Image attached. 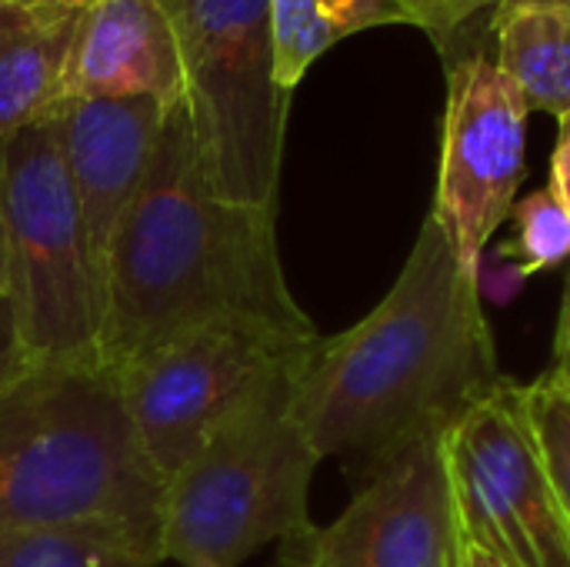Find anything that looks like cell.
<instances>
[{
  "instance_id": "obj_1",
  "label": "cell",
  "mask_w": 570,
  "mask_h": 567,
  "mask_svg": "<svg viewBox=\"0 0 570 567\" xmlns=\"http://www.w3.org/2000/svg\"><path fill=\"white\" fill-rule=\"evenodd\" d=\"M504 381L478 274L428 217L387 297L314 344L287 414L321 461L351 458L371 478L417 441L451 434Z\"/></svg>"
},
{
  "instance_id": "obj_5",
  "label": "cell",
  "mask_w": 570,
  "mask_h": 567,
  "mask_svg": "<svg viewBox=\"0 0 570 567\" xmlns=\"http://www.w3.org/2000/svg\"><path fill=\"white\" fill-rule=\"evenodd\" d=\"M180 57L184 107L207 187L277 211L291 94L274 74L271 0H160Z\"/></svg>"
},
{
  "instance_id": "obj_11",
  "label": "cell",
  "mask_w": 570,
  "mask_h": 567,
  "mask_svg": "<svg viewBox=\"0 0 570 567\" xmlns=\"http://www.w3.org/2000/svg\"><path fill=\"white\" fill-rule=\"evenodd\" d=\"M164 117L167 107L154 97H90L60 107L67 174L100 297L114 237L147 180Z\"/></svg>"
},
{
  "instance_id": "obj_23",
  "label": "cell",
  "mask_w": 570,
  "mask_h": 567,
  "mask_svg": "<svg viewBox=\"0 0 570 567\" xmlns=\"http://www.w3.org/2000/svg\"><path fill=\"white\" fill-rule=\"evenodd\" d=\"M461 567H501L484 548H478L474 541L464 538V551H461Z\"/></svg>"
},
{
  "instance_id": "obj_17",
  "label": "cell",
  "mask_w": 570,
  "mask_h": 567,
  "mask_svg": "<svg viewBox=\"0 0 570 567\" xmlns=\"http://www.w3.org/2000/svg\"><path fill=\"white\" fill-rule=\"evenodd\" d=\"M511 217H514V237L504 244V254L514 257L521 277L568 264L570 211L551 184L514 204Z\"/></svg>"
},
{
  "instance_id": "obj_8",
  "label": "cell",
  "mask_w": 570,
  "mask_h": 567,
  "mask_svg": "<svg viewBox=\"0 0 570 567\" xmlns=\"http://www.w3.org/2000/svg\"><path fill=\"white\" fill-rule=\"evenodd\" d=\"M464 538L501 567H570V525L511 378L448 438Z\"/></svg>"
},
{
  "instance_id": "obj_14",
  "label": "cell",
  "mask_w": 570,
  "mask_h": 567,
  "mask_svg": "<svg viewBox=\"0 0 570 567\" xmlns=\"http://www.w3.org/2000/svg\"><path fill=\"white\" fill-rule=\"evenodd\" d=\"M274 74L294 94L311 63L357 30L411 23L428 30L438 47L451 40L444 17L424 0H271Z\"/></svg>"
},
{
  "instance_id": "obj_26",
  "label": "cell",
  "mask_w": 570,
  "mask_h": 567,
  "mask_svg": "<svg viewBox=\"0 0 570 567\" xmlns=\"http://www.w3.org/2000/svg\"><path fill=\"white\" fill-rule=\"evenodd\" d=\"M3 3H7V0H0V7H3Z\"/></svg>"
},
{
  "instance_id": "obj_22",
  "label": "cell",
  "mask_w": 570,
  "mask_h": 567,
  "mask_svg": "<svg viewBox=\"0 0 570 567\" xmlns=\"http://www.w3.org/2000/svg\"><path fill=\"white\" fill-rule=\"evenodd\" d=\"M428 7H434L441 17H444V23H448V30H451V37L474 17V13H481L484 7H491L494 0H424Z\"/></svg>"
},
{
  "instance_id": "obj_6",
  "label": "cell",
  "mask_w": 570,
  "mask_h": 567,
  "mask_svg": "<svg viewBox=\"0 0 570 567\" xmlns=\"http://www.w3.org/2000/svg\"><path fill=\"white\" fill-rule=\"evenodd\" d=\"M3 294L37 364L100 361V291L63 157L60 110L0 140Z\"/></svg>"
},
{
  "instance_id": "obj_21",
  "label": "cell",
  "mask_w": 570,
  "mask_h": 567,
  "mask_svg": "<svg viewBox=\"0 0 570 567\" xmlns=\"http://www.w3.org/2000/svg\"><path fill=\"white\" fill-rule=\"evenodd\" d=\"M551 374L570 388V271L564 281V301H561V317H558V334H554V368Z\"/></svg>"
},
{
  "instance_id": "obj_25",
  "label": "cell",
  "mask_w": 570,
  "mask_h": 567,
  "mask_svg": "<svg viewBox=\"0 0 570 567\" xmlns=\"http://www.w3.org/2000/svg\"><path fill=\"white\" fill-rule=\"evenodd\" d=\"M0 294H3V234H0Z\"/></svg>"
},
{
  "instance_id": "obj_7",
  "label": "cell",
  "mask_w": 570,
  "mask_h": 567,
  "mask_svg": "<svg viewBox=\"0 0 570 567\" xmlns=\"http://www.w3.org/2000/svg\"><path fill=\"white\" fill-rule=\"evenodd\" d=\"M317 341V331L224 321L114 368L154 475L167 481L230 414L271 391L294 388Z\"/></svg>"
},
{
  "instance_id": "obj_19",
  "label": "cell",
  "mask_w": 570,
  "mask_h": 567,
  "mask_svg": "<svg viewBox=\"0 0 570 567\" xmlns=\"http://www.w3.org/2000/svg\"><path fill=\"white\" fill-rule=\"evenodd\" d=\"M37 361L27 354L20 334H17V321H13V311H10V301L7 294H0V394L7 388H13Z\"/></svg>"
},
{
  "instance_id": "obj_10",
  "label": "cell",
  "mask_w": 570,
  "mask_h": 567,
  "mask_svg": "<svg viewBox=\"0 0 570 567\" xmlns=\"http://www.w3.org/2000/svg\"><path fill=\"white\" fill-rule=\"evenodd\" d=\"M528 104L481 50L448 63V107L431 217L478 274L491 234L511 217L524 180Z\"/></svg>"
},
{
  "instance_id": "obj_16",
  "label": "cell",
  "mask_w": 570,
  "mask_h": 567,
  "mask_svg": "<svg viewBox=\"0 0 570 567\" xmlns=\"http://www.w3.org/2000/svg\"><path fill=\"white\" fill-rule=\"evenodd\" d=\"M160 545L120 528H57L0 538V567H157Z\"/></svg>"
},
{
  "instance_id": "obj_9",
  "label": "cell",
  "mask_w": 570,
  "mask_h": 567,
  "mask_svg": "<svg viewBox=\"0 0 570 567\" xmlns=\"http://www.w3.org/2000/svg\"><path fill=\"white\" fill-rule=\"evenodd\" d=\"M448 438H424L377 468L334 525L281 541V567H461L464 528Z\"/></svg>"
},
{
  "instance_id": "obj_15",
  "label": "cell",
  "mask_w": 570,
  "mask_h": 567,
  "mask_svg": "<svg viewBox=\"0 0 570 567\" xmlns=\"http://www.w3.org/2000/svg\"><path fill=\"white\" fill-rule=\"evenodd\" d=\"M494 63L528 110L570 114V0H494Z\"/></svg>"
},
{
  "instance_id": "obj_20",
  "label": "cell",
  "mask_w": 570,
  "mask_h": 567,
  "mask_svg": "<svg viewBox=\"0 0 570 567\" xmlns=\"http://www.w3.org/2000/svg\"><path fill=\"white\" fill-rule=\"evenodd\" d=\"M558 130V147H554V160H551V187L558 190V197L564 201L570 211V114H564Z\"/></svg>"
},
{
  "instance_id": "obj_12",
  "label": "cell",
  "mask_w": 570,
  "mask_h": 567,
  "mask_svg": "<svg viewBox=\"0 0 570 567\" xmlns=\"http://www.w3.org/2000/svg\"><path fill=\"white\" fill-rule=\"evenodd\" d=\"M154 97L184 100L174 27L160 0H97L83 7L67 70V100Z\"/></svg>"
},
{
  "instance_id": "obj_18",
  "label": "cell",
  "mask_w": 570,
  "mask_h": 567,
  "mask_svg": "<svg viewBox=\"0 0 570 567\" xmlns=\"http://www.w3.org/2000/svg\"><path fill=\"white\" fill-rule=\"evenodd\" d=\"M524 408L544 475L570 525V388L544 371L524 388Z\"/></svg>"
},
{
  "instance_id": "obj_2",
  "label": "cell",
  "mask_w": 570,
  "mask_h": 567,
  "mask_svg": "<svg viewBox=\"0 0 570 567\" xmlns=\"http://www.w3.org/2000/svg\"><path fill=\"white\" fill-rule=\"evenodd\" d=\"M274 217L277 211L230 204L207 187L187 107H170L147 180L107 257L100 364L114 371L224 321L317 331L284 281Z\"/></svg>"
},
{
  "instance_id": "obj_13",
  "label": "cell",
  "mask_w": 570,
  "mask_h": 567,
  "mask_svg": "<svg viewBox=\"0 0 570 567\" xmlns=\"http://www.w3.org/2000/svg\"><path fill=\"white\" fill-rule=\"evenodd\" d=\"M83 7H0V140L67 104Z\"/></svg>"
},
{
  "instance_id": "obj_24",
  "label": "cell",
  "mask_w": 570,
  "mask_h": 567,
  "mask_svg": "<svg viewBox=\"0 0 570 567\" xmlns=\"http://www.w3.org/2000/svg\"><path fill=\"white\" fill-rule=\"evenodd\" d=\"M7 3H23V7H90L97 0H7Z\"/></svg>"
},
{
  "instance_id": "obj_3",
  "label": "cell",
  "mask_w": 570,
  "mask_h": 567,
  "mask_svg": "<svg viewBox=\"0 0 570 567\" xmlns=\"http://www.w3.org/2000/svg\"><path fill=\"white\" fill-rule=\"evenodd\" d=\"M160 495L100 361L33 364L0 394V538L120 528L157 541Z\"/></svg>"
},
{
  "instance_id": "obj_4",
  "label": "cell",
  "mask_w": 570,
  "mask_h": 567,
  "mask_svg": "<svg viewBox=\"0 0 570 567\" xmlns=\"http://www.w3.org/2000/svg\"><path fill=\"white\" fill-rule=\"evenodd\" d=\"M291 391L230 414L164 481L160 561L240 567L264 545L314 525L307 491L321 458L287 414Z\"/></svg>"
}]
</instances>
